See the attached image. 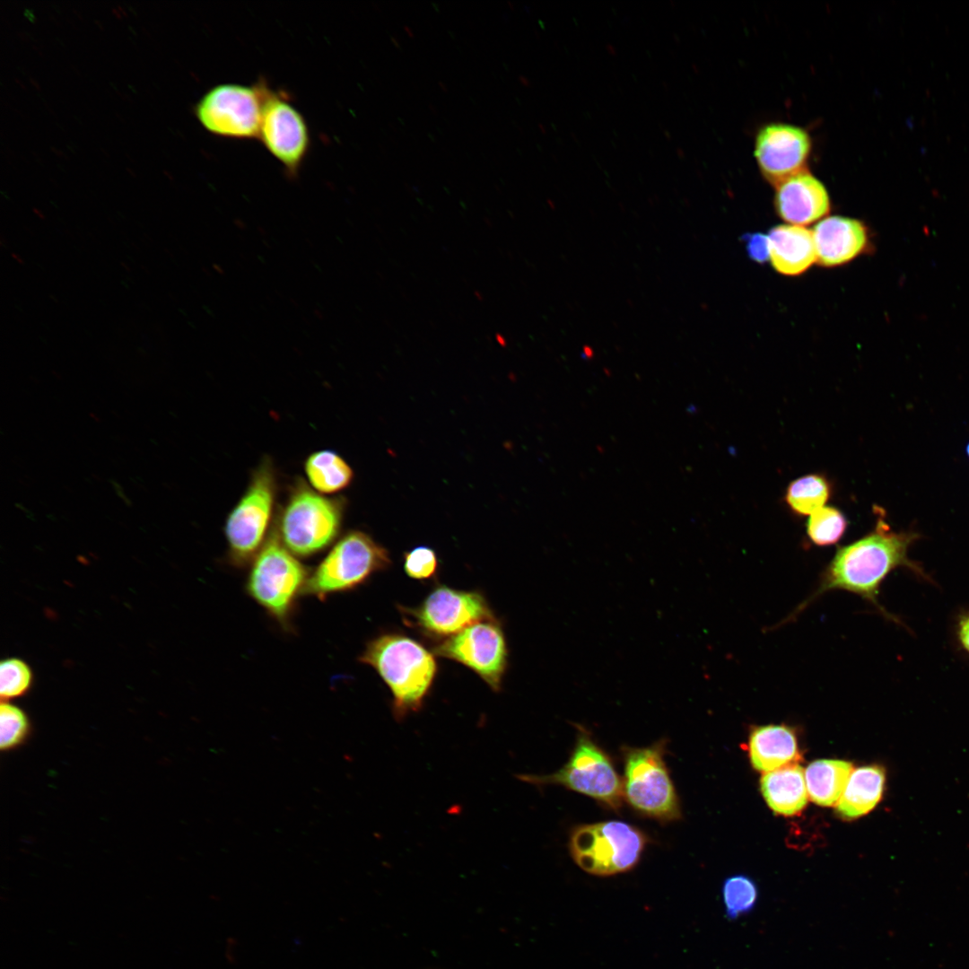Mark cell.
Instances as JSON below:
<instances>
[{"label": "cell", "mask_w": 969, "mask_h": 969, "mask_svg": "<svg viewBox=\"0 0 969 969\" xmlns=\"http://www.w3.org/2000/svg\"><path fill=\"white\" fill-rule=\"evenodd\" d=\"M767 238L769 260L781 275H801L816 262L813 233L805 226L777 225L771 229Z\"/></svg>", "instance_id": "e0dca14e"}, {"label": "cell", "mask_w": 969, "mask_h": 969, "mask_svg": "<svg viewBox=\"0 0 969 969\" xmlns=\"http://www.w3.org/2000/svg\"><path fill=\"white\" fill-rule=\"evenodd\" d=\"M438 656L463 664L478 675L493 691L502 688L508 665L503 632L495 620L476 623L434 648Z\"/></svg>", "instance_id": "4fadbf2b"}, {"label": "cell", "mask_w": 969, "mask_h": 969, "mask_svg": "<svg viewBox=\"0 0 969 969\" xmlns=\"http://www.w3.org/2000/svg\"><path fill=\"white\" fill-rule=\"evenodd\" d=\"M390 563L388 552L368 534L349 531L310 572L303 595L323 601L330 595L358 588Z\"/></svg>", "instance_id": "5b68a950"}, {"label": "cell", "mask_w": 969, "mask_h": 969, "mask_svg": "<svg viewBox=\"0 0 969 969\" xmlns=\"http://www.w3.org/2000/svg\"><path fill=\"white\" fill-rule=\"evenodd\" d=\"M666 740L645 747L624 746V798L639 813L661 822L681 817L675 786L664 761Z\"/></svg>", "instance_id": "52a82bcc"}, {"label": "cell", "mask_w": 969, "mask_h": 969, "mask_svg": "<svg viewBox=\"0 0 969 969\" xmlns=\"http://www.w3.org/2000/svg\"><path fill=\"white\" fill-rule=\"evenodd\" d=\"M310 486L319 493H336L347 487L353 479V470L336 452L323 450L310 454L304 464Z\"/></svg>", "instance_id": "7402d4cb"}, {"label": "cell", "mask_w": 969, "mask_h": 969, "mask_svg": "<svg viewBox=\"0 0 969 969\" xmlns=\"http://www.w3.org/2000/svg\"><path fill=\"white\" fill-rule=\"evenodd\" d=\"M574 748L564 765L546 775L522 774L519 779L537 786L558 784L589 796L617 811L624 797L623 782L612 761L581 726H577Z\"/></svg>", "instance_id": "ba28073f"}, {"label": "cell", "mask_w": 969, "mask_h": 969, "mask_svg": "<svg viewBox=\"0 0 969 969\" xmlns=\"http://www.w3.org/2000/svg\"><path fill=\"white\" fill-rule=\"evenodd\" d=\"M405 572L412 579L429 580L438 570L436 553L425 546H416L404 555Z\"/></svg>", "instance_id": "83f0119b"}, {"label": "cell", "mask_w": 969, "mask_h": 969, "mask_svg": "<svg viewBox=\"0 0 969 969\" xmlns=\"http://www.w3.org/2000/svg\"><path fill=\"white\" fill-rule=\"evenodd\" d=\"M646 842V835L636 826L623 821H604L575 827L569 850L584 871L611 876L633 869Z\"/></svg>", "instance_id": "9c48e42d"}, {"label": "cell", "mask_w": 969, "mask_h": 969, "mask_svg": "<svg viewBox=\"0 0 969 969\" xmlns=\"http://www.w3.org/2000/svg\"><path fill=\"white\" fill-rule=\"evenodd\" d=\"M848 520L837 508L824 506L811 515L806 524L808 539L817 546H828L840 541L846 532Z\"/></svg>", "instance_id": "cb8c5ba5"}, {"label": "cell", "mask_w": 969, "mask_h": 969, "mask_svg": "<svg viewBox=\"0 0 969 969\" xmlns=\"http://www.w3.org/2000/svg\"><path fill=\"white\" fill-rule=\"evenodd\" d=\"M12 256H13V258H15V260H16V261H18V262H19L20 264H23V261H22V259H20V258H19V257H18V256H17L16 254H12Z\"/></svg>", "instance_id": "4dcf8cb0"}, {"label": "cell", "mask_w": 969, "mask_h": 969, "mask_svg": "<svg viewBox=\"0 0 969 969\" xmlns=\"http://www.w3.org/2000/svg\"><path fill=\"white\" fill-rule=\"evenodd\" d=\"M249 565L247 593L272 618L288 628L310 572L284 546L275 530Z\"/></svg>", "instance_id": "3957f363"}, {"label": "cell", "mask_w": 969, "mask_h": 969, "mask_svg": "<svg viewBox=\"0 0 969 969\" xmlns=\"http://www.w3.org/2000/svg\"><path fill=\"white\" fill-rule=\"evenodd\" d=\"M811 145L805 129L791 124L771 123L758 131L754 155L762 175L776 186L806 170Z\"/></svg>", "instance_id": "5bb4252c"}, {"label": "cell", "mask_w": 969, "mask_h": 969, "mask_svg": "<svg viewBox=\"0 0 969 969\" xmlns=\"http://www.w3.org/2000/svg\"><path fill=\"white\" fill-rule=\"evenodd\" d=\"M721 893L726 915L729 919H737L753 910L758 897L755 881L745 875L728 877L722 885Z\"/></svg>", "instance_id": "d4e9b609"}, {"label": "cell", "mask_w": 969, "mask_h": 969, "mask_svg": "<svg viewBox=\"0 0 969 969\" xmlns=\"http://www.w3.org/2000/svg\"><path fill=\"white\" fill-rule=\"evenodd\" d=\"M761 791L773 811L787 816L801 812L808 802L804 772L798 764L764 773Z\"/></svg>", "instance_id": "ffe728a7"}, {"label": "cell", "mask_w": 969, "mask_h": 969, "mask_svg": "<svg viewBox=\"0 0 969 969\" xmlns=\"http://www.w3.org/2000/svg\"><path fill=\"white\" fill-rule=\"evenodd\" d=\"M31 683V671L18 659H7L0 665V694L3 699L22 695Z\"/></svg>", "instance_id": "4316f807"}, {"label": "cell", "mask_w": 969, "mask_h": 969, "mask_svg": "<svg viewBox=\"0 0 969 969\" xmlns=\"http://www.w3.org/2000/svg\"><path fill=\"white\" fill-rule=\"evenodd\" d=\"M775 187V211L788 224L805 226L819 222L830 211V197L825 185L807 170Z\"/></svg>", "instance_id": "9a60e30c"}, {"label": "cell", "mask_w": 969, "mask_h": 969, "mask_svg": "<svg viewBox=\"0 0 969 969\" xmlns=\"http://www.w3.org/2000/svg\"><path fill=\"white\" fill-rule=\"evenodd\" d=\"M958 638L962 646L969 653V615L963 616L958 623Z\"/></svg>", "instance_id": "f546056e"}, {"label": "cell", "mask_w": 969, "mask_h": 969, "mask_svg": "<svg viewBox=\"0 0 969 969\" xmlns=\"http://www.w3.org/2000/svg\"><path fill=\"white\" fill-rule=\"evenodd\" d=\"M359 661L374 668L389 688L397 719L422 708L438 669L431 651L399 633H383L369 641Z\"/></svg>", "instance_id": "7a4b0ae2"}, {"label": "cell", "mask_w": 969, "mask_h": 969, "mask_svg": "<svg viewBox=\"0 0 969 969\" xmlns=\"http://www.w3.org/2000/svg\"><path fill=\"white\" fill-rule=\"evenodd\" d=\"M29 732L26 714L18 707L3 703L0 708V746L9 750L19 746Z\"/></svg>", "instance_id": "484cf974"}, {"label": "cell", "mask_w": 969, "mask_h": 969, "mask_svg": "<svg viewBox=\"0 0 969 969\" xmlns=\"http://www.w3.org/2000/svg\"><path fill=\"white\" fill-rule=\"evenodd\" d=\"M266 83L261 79L253 85L229 83L214 86L196 106L199 122L217 136L258 138Z\"/></svg>", "instance_id": "30bf717a"}, {"label": "cell", "mask_w": 969, "mask_h": 969, "mask_svg": "<svg viewBox=\"0 0 969 969\" xmlns=\"http://www.w3.org/2000/svg\"><path fill=\"white\" fill-rule=\"evenodd\" d=\"M402 609L411 626L440 638H449L478 622L495 620L481 593L446 585L437 586L418 607Z\"/></svg>", "instance_id": "8fae6325"}, {"label": "cell", "mask_w": 969, "mask_h": 969, "mask_svg": "<svg viewBox=\"0 0 969 969\" xmlns=\"http://www.w3.org/2000/svg\"><path fill=\"white\" fill-rule=\"evenodd\" d=\"M886 782V772L880 764H874L855 769L836 804L839 816L855 819L873 810L883 798Z\"/></svg>", "instance_id": "d6986e66"}, {"label": "cell", "mask_w": 969, "mask_h": 969, "mask_svg": "<svg viewBox=\"0 0 969 969\" xmlns=\"http://www.w3.org/2000/svg\"><path fill=\"white\" fill-rule=\"evenodd\" d=\"M258 138L288 176L299 172L310 145L307 122L286 92L274 91L266 83Z\"/></svg>", "instance_id": "7c38bea8"}, {"label": "cell", "mask_w": 969, "mask_h": 969, "mask_svg": "<svg viewBox=\"0 0 969 969\" xmlns=\"http://www.w3.org/2000/svg\"><path fill=\"white\" fill-rule=\"evenodd\" d=\"M831 494L832 485L824 475L808 474L788 485L784 500L795 514L808 516L823 508Z\"/></svg>", "instance_id": "603a6c76"}, {"label": "cell", "mask_w": 969, "mask_h": 969, "mask_svg": "<svg viewBox=\"0 0 969 969\" xmlns=\"http://www.w3.org/2000/svg\"><path fill=\"white\" fill-rule=\"evenodd\" d=\"M816 262L824 266L845 265L868 251L869 231L861 221L841 215L826 216L812 231Z\"/></svg>", "instance_id": "2e32d148"}, {"label": "cell", "mask_w": 969, "mask_h": 969, "mask_svg": "<svg viewBox=\"0 0 969 969\" xmlns=\"http://www.w3.org/2000/svg\"><path fill=\"white\" fill-rule=\"evenodd\" d=\"M747 751L754 768L764 773L797 764L802 758L795 729L784 724L753 728Z\"/></svg>", "instance_id": "ac0fdd59"}, {"label": "cell", "mask_w": 969, "mask_h": 969, "mask_svg": "<svg viewBox=\"0 0 969 969\" xmlns=\"http://www.w3.org/2000/svg\"><path fill=\"white\" fill-rule=\"evenodd\" d=\"M343 510V502L300 483L292 489L275 531L295 556L310 557L335 542L341 528Z\"/></svg>", "instance_id": "277c9868"}, {"label": "cell", "mask_w": 969, "mask_h": 969, "mask_svg": "<svg viewBox=\"0 0 969 969\" xmlns=\"http://www.w3.org/2000/svg\"><path fill=\"white\" fill-rule=\"evenodd\" d=\"M746 251L749 257L758 263H764L769 259V244L767 235L754 233L746 238Z\"/></svg>", "instance_id": "f1b7e54d"}, {"label": "cell", "mask_w": 969, "mask_h": 969, "mask_svg": "<svg viewBox=\"0 0 969 969\" xmlns=\"http://www.w3.org/2000/svg\"><path fill=\"white\" fill-rule=\"evenodd\" d=\"M275 495V474L266 459L254 471L247 489L225 521L228 560L233 566L250 564L267 540Z\"/></svg>", "instance_id": "8992f818"}, {"label": "cell", "mask_w": 969, "mask_h": 969, "mask_svg": "<svg viewBox=\"0 0 969 969\" xmlns=\"http://www.w3.org/2000/svg\"><path fill=\"white\" fill-rule=\"evenodd\" d=\"M915 532H895L881 516L868 535L841 546L821 573L819 584L790 615L796 616L817 597L829 590H844L876 606L886 616L877 599L880 585L895 568L906 566L922 574L907 556L910 546L919 538Z\"/></svg>", "instance_id": "6da1fadb"}, {"label": "cell", "mask_w": 969, "mask_h": 969, "mask_svg": "<svg viewBox=\"0 0 969 969\" xmlns=\"http://www.w3.org/2000/svg\"><path fill=\"white\" fill-rule=\"evenodd\" d=\"M852 772V764L836 759H820L808 764L805 773L808 794L820 806L838 803Z\"/></svg>", "instance_id": "44dd1931"}, {"label": "cell", "mask_w": 969, "mask_h": 969, "mask_svg": "<svg viewBox=\"0 0 969 969\" xmlns=\"http://www.w3.org/2000/svg\"><path fill=\"white\" fill-rule=\"evenodd\" d=\"M965 453H966V455H967V457L969 458V442L967 443V445L965 447Z\"/></svg>", "instance_id": "1f68e13d"}]
</instances>
